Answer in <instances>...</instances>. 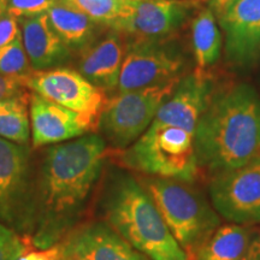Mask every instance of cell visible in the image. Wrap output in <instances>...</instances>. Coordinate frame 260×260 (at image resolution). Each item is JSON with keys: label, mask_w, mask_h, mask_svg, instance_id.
<instances>
[{"label": "cell", "mask_w": 260, "mask_h": 260, "mask_svg": "<svg viewBox=\"0 0 260 260\" xmlns=\"http://www.w3.org/2000/svg\"><path fill=\"white\" fill-rule=\"evenodd\" d=\"M32 69L23 46L22 35L11 44L0 47V74L19 77L30 74Z\"/></svg>", "instance_id": "21"}, {"label": "cell", "mask_w": 260, "mask_h": 260, "mask_svg": "<svg viewBox=\"0 0 260 260\" xmlns=\"http://www.w3.org/2000/svg\"><path fill=\"white\" fill-rule=\"evenodd\" d=\"M22 35L19 21L14 16L6 14L0 19V47L11 44Z\"/></svg>", "instance_id": "24"}, {"label": "cell", "mask_w": 260, "mask_h": 260, "mask_svg": "<svg viewBox=\"0 0 260 260\" xmlns=\"http://www.w3.org/2000/svg\"><path fill=\"white\" fill-rule=\"evenodd\" d=\"M181 80L109 98L98 123L105 141L118 151L130 147L152 124L162 103L175 92Z\"/></svg>", "instance_id": "6"}, {"label": "cell", "mask_w": 260, "mask_h": 260, "mask_svg": "<svg viewBox=\"0 0 260 260\" xmlns=\"http://www.w3.org/2000/svg\"><path fill=\"white\" fill-rule=\"evenodd\" d=\"M209 189L223 218L245 226L260 223V159L213 175Z\"/></svg>", "instance_id": "8"}, {"label": "cell", "mask_w": 260, "mask_h": 260, "mask_svg": "<svg viewBox=\"0 0 260 260\" xmlns=\"http://www.w3.org/2000/svg\"><path fill=\"white\" fill-rule=\"evenodd\" d=\"M54 30L70 50H82L94 40L96 22L79 9L58 0L47 12Z\"/></svg>", "instance_id": "17"}, {"label": "cell", "mask_w": 260, "mask_h": 260, "mask_svg": "<svg viewBox=\"0 0 260 260\" xmlns=\"http://www.w3.org/2000/svg\"><path fill=\"white\" fill-rule=\"evenodd\" d=\"M59 251H60V249H59ZM58 260H65V259L63 258V256H61V255L59 254V258H58Z\"/></svg>", "instance_id": "30"}, {"label": "cell", "mask_w": 260, "mask_h": 260, "mask_svg": "<svg viewBox=\"0 0 260 260\" xmlns=\"http://www.w3.org/2000/svg\"><path fill=\"white\" fill-rule=\"evenodd\" d=\"M195 71L205 74L207 68L217 63L222 50V35L214 12L209 6H204L195 14L191 23Z\"/></svg>", "instance_id": "18"}, {"label": "cell", "mask_w": 260, "mask_h": 260, "mask_svg": "<svg viewBox=\"0 0 260 260\" xmlns=\"http://www.w3.org/2000/svg\"><path fill=\"white\" fill-rule=\"evenodd\" d=\"M58 0H10L8 14L17 19L47 14Z\"/></svg>", "instance_id": "22"}, {"label": "cell", "mask_w": 260, "mask_h": 260, "mask_svg": "<svg viewBox=\"0 0 260 260\" xmlns=\"http://www.w3.org/2000/svg\"><path fill=\"white\" fill-rule=\"evenodd\" d=\"M30 197L27 148L0 138V220L27 226Z\"/></svg>", "instance_id": "11"}, {"label": "cell", "mask_w": 260, "mask_h": 260, "mask_svg": "<svg viewBox=\"0 0 260 260\" xmlns=\"http://www.w3.org/2000/svg\"><path fill=\"white\" fill-rule=\"evenodd\" d=\"M195 152L212 176L260 159V98L251 86L211 98L195 130Z\"/></svg>", "instance_id": "2"}, {"label": "cell", "mask_w": 260, "mask_h": 260, "mask_svg": "<svg viewBox=\"0 0 260 260\" xmlns=\"http://www.w3.org/2000/svg\"><path fill=\"white\" fill-rule=\"evenodd\" d=\"M65 260H149L106 222L77 228L59 246Z\"/></svg>", "instance_id": "12"}, {"label": "cell", "mask_w": 260, "mask_h": 260, "mask_svg": "<svg viewBox=\"0 0 260 260\" xmlns=\"http://www.w3.org/2000/svg\"><path fill=\"white\" fill-rule=\"evenodd\" d=\"M178 245L193 260L220 225L216 210L190 182L152 177L144 184Z\"/></svg>", "instance_id": "4"}, {"label": "cell", "mask_w": 260, "mask_h": 260, "mask_svg": "<svg viewBox=\"0 0 260 260\" xmlns=\"http://www.w3.org/2000/svg\"><path fill=\"white\" fill-rule=\"evenodd\" d=\"M24 253L25 245L21 237L0 222V260H17Z\"/></svg>", "instance_id": "23"}, {"label": "cell", "mask_w": 260, "mask_h": 260, "mask_svg": "<svg viewBox=\"0 0 260 260\" xmlns=\"http://www.w3.org/2000/svg\"><path fill=\"white\" fill-rule=\"evenodd\" d=\"M241 260H260V230L252 235L251 243Z\"/></svg>", "instance_id": "27"}, {"label": "cell", "mask_w": 260, "mask_h": 260, "mask_svg": "<svg viewBox=\"0 0 260 260\" xmlns=\"http://www.w3.org/2000/svg\"><path fill=\"white\" fill-rule=\"evenodd\" d=\"M237 2V0H209L207 2V6L212 10L214 12V15H219L220 12L224 11L228 6L232 5L233 3Z\"/></svg>", "instance_id": "28"}, {"label": "cell", "mask_w": 260, "mask_h": 260, "mask_svg": "<svg viewBox=\"0 0 260 260\" xmlns=\"http://www.w3.org/2000/svg\"><path fill=\"white\" fill-rule=\"evenodd\" d=\"M122 161L126 168L152 177L193 183L199 172L195 133L153 121L134 144L123 151Z\"/></svg>", "instance_id": "5"}, {"label": "cell", "mask_w": 260, "mask_h": 260, "mask_svg": "<svg viewBox=\"0 0 260 260\" xmlns=\"http://www.w3.org/2000/svg\"><path fill=\"white\" fill-rule=\"evenodd\" d=\"M209 0H133L132 15L113 30L133 42L164 41Z\"/></svg>", "instance_id": "9"}, {"label": "cell", "mask_w": 260, "mask_h": 260, "mask_svg": "<svg viewBox=\"0 0 260 260\" xmlns=\"http://www.w3.org/2000/svg\"><path fill=\"white\" fill-rule=\"evenodd\" d=\"M29 98L30 93L24 92L0 102V138L23 146L29 141Z\"/></svg>", "instance_id": "20"}, {"label": "cell", "mask_w": 260, "mask_h": 260, "mask_svg": "<svg viewBox=\"0 0 260 260\" xmlns=\"http://www.w3.org/2000/svg\"><path fill=\"white\" fill-rule=\"evenodd\" d=\"M25 88L88 118L96 125L107 103V93L69 68L34 70L21 76Z\"/></svg>", "instance_id": "7"}, {"label": "cell", "mask_w": 260, "mask_h": 260, "mask_svg": "<svg viewBox=\"0 0 260 260\" xmlns=\"http://www.w3.org/2000/svg\"><path fill=\"white\" fill-rule=\"evenodd\" d=\"M106 152L105 139L94 133L45 152L27 225L35 247L56 246L75 225L99 180Z\"/></svg>", "instance_id": "1"}, {"label": "cell", "mask_w": 260, "mask_h": 260, "mask_svg": "<svg viewBox=\"0 0 260 260\" xmlns=\"http://www.w3.org/2000/svg\"><path fill=\"white\" fill-rule=\"evenodd\" d=\"M25 89L27 88L22 83L21 76L12 77L0 74V102L27 92Z\"/></svg>", "instance_id": "25"}, {"label": "cell", "mask_w": 260, "mask_h": 260, "mask_svg": "<svg viewBox=\"0 0 260 260\" xmlns=\"http://www.w3.org/2000/svg\"><path fill=\"white\" fill-rule=\"evenodd\" d=\"M253 234L245 225L220 224L200 247L193 260H241Z\"/></svg>", "instance_id": "19"}, {"label": "cell", "mask_w": 260, "mask_h": 260, "mask_svg": "<svg viewBox=\"0 0 260 260\" xmlns=\"http://www.w3.org/2000/svg\"><path fill=\"white\" fill-rule=\"evenodd\" d=\"M60 254L59 247L53 246L51 248L32 251L22 254L17 260H58Z\"/></svg>", "instance_id": "26"}, {"label": "cell", "mask_w": 260, "mask_h": 260, "mask_svg": "<svg viewBox=\"0 0 260 260\" xmlns=\"http://www.w3.org/2000/svg\"><path fill=\"white\" fill-rule=\"evenodd\" d=\"M182 68V57L165 46L164 41L132 42L123 60L116 94L180 79Z\"/></svg>", "instance_id": "10"}, {"label": "cell", "mask_w": 260, "mask_h": 260, "mask_svg": "<svg viewBox=\"0 0 260 260\" xmlns=\"http://www.w3.org/2000/svg\"><path fill=\"white\" fill-rule=\"evenodd\" d=\"M128 48L125 35L112 29L105 37L90 41L80 51L77 71L106 93L116 92Z\"/></svg>", "instance_id": "15"}, {"label": "cell", "mask_w": 260, "mask_h": 260, "mask_svg": "<svg viewBox=\"0 0 260 260\" xmlns=\"http://www.w3.org/2000/svg\"><path fill=\"white\" fill-rule=\"evenodd\" d=\"M230 60L246 64L260 54V0H237L216 16Z\"/></svg>", "instance_id": "14"}, {"label": "cell", "mask_w": 260, "mask_h": 260, "mask_svg": "<svg viewBox=\"0 0 260 260\" xmlns=\"http://www.w3.org/2000/svg\"><path fill=\"white\" fill-rule=\"evenodd\" d=\"M9 2L10 0H0V19L3 18V16L8 14Z\"/></svg>", "instance_id": "29"}, {"label": "cell", "mask_w": 260, "mask_h": 260, "mask_svg": "<svg viewBox=\"0 0 260 260\" xmlns=\"http://www.w3.org/2000/svg\"><path fill=\"white\" fill-rule=\"evenodd\" d=\"M112 229L149 260H189L146 188L125 172L113 175L102 200Z\"/></svg>", "instance_id": "3"}, {"label": "cell", "mask_w": 260, "mask_h": 260, "mask_svg": "<svg viewBox=\"0 0 260 260\" xmlns=\"http://www.w3.org/2000/svg\"><path fill=\"white\" fill-rule=\"evenodd\" d=\"M29 117L34 147L61 144L96 130V125L86 117L32 92Z\"/></svg>", "instance_id": "13"}, {"label": "cell", "mask_w": 260, "mask_h": 260, "mask_svg": "<svg viewBox=\"0 0 260 260\" xmlns=\"http://www.w3.org/2000/svg\"><path fill=\"white\" fill-rule=\"evenodd\" d=\"M22 41L34 70L53 69L70 57V48L64 44L47 14L19 18Z\"/></svg>", "instance_id": "16"}]
</instances>
